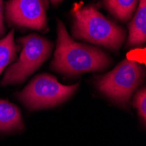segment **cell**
<instances>
[{
  "label": "cell",
  "mask_w": 146,
  "mask_h": 146,
  "mask_svg": "<svg viewBox=\"0 0 146 146\" xmlns=\"http://www.w3.org/2000/svg\"><path fill=\"white\" fill-rule=\"evenodd\" d=\"M58 39L52 68L67 75H78L85 72L103 70L110 58L96 47L78 43L68 35L61 21H58Z\"/></svg>",
  "instance_id": "1"
},
{
  "label": "cell",
  "mask_w": 146,
  "mask_h": 146,
  "mask_svg": "<svg viewBox=\"0 0 146 146\" xmlns=\"http://www.w3.org/2000/svg\"><path fill=\"white\" fill-rule=\"evenodd\" d=\"M79 87L60 84L57 79L47 74L36 76L24 90L17 95L21 102L29 110L52 107L68 100Z\"/></svg>",
  "instance_id": "3"
},
{
  "label": "cell",
  "mask_w": 146,
  "mask_h": 146,
  "mask_svg": "<svg viewBox=\"0 0 146 146\" xmlns=\"http://www.w3.org/2000/svg\"><path fill=\"white\" fill-rule=\"evenodd\" d=\"M22 46L19 60L7 69L2 85L17 84L24 82L30 74L37 70L49 57L52 44L46 38L37 34H30L18 40Z\"/></svg>",
  "instance_id": "5"
},
{
  "label": "cell",
  "mask_w": 146,
  "mask_h": 146,
  "mask_svg": "<svg viewBox=\"0 0 146 146\" xmlns=\"http://www.w3.org/2000/svg\"><path fill=\"white\" fill-rule=\"evenodd\" d=\"M14 30L0 39V74L6 66L16 59L19 47L14 43Z\"/></svg>",
  "instance_id": "9"
},
{
  "label": "cell",
  "mask_w": 146,
  "mask_h": 146,
  "mask_svg": "<svg viewBox=\"0 0 146 146\" xmlns=\"http://www.w3.org/2000/svg\"><path fill=\"white\" fill-rule=\"evenodd\" d=\"M23 129L19 109L5 100H0V131L11 132Z\"/></svg>",
  "instance_id": "8"
},
{
  "label": "cell",
  "mask_w": 146,
  "mask_h": 146,
  "mask_svg": "<svg viewBox=\"0 0 146 146\" xmlns=\"http://www.w3.org/2000/svg\"><path fill=\"white\" fill-rule=\"evenodd\" d=\"M146 39V0H139L134 19L129 24V46L142 45Z\"/></svg>",
  "instance_id": "7"
},
{
  "label": "cell",
  "mask_w": 146,
  "mask_h": 146,
  "mask_svg": "<svg viewBox=\"0 0 146 146\" xmlns=\"http://www.w3.org/2000/svg\"><path fill=\"white\" fill-rule=\"evenodd\" d=\"M61 0H51V2L52 3V4H58L59 2H60Z\"/></svg>",
  "instance_id": "13"
},
{
  "label": "cell",
  "mask_w": 146,
  "mask_h": 146,
  "mask_svg": "<svg viewBox=\"0 0 146 146\" xmlns=\"http://www.w3.org/2000/svg\"><path fill=\"white\" fill-rule=\"evenodd\" d=\"M46 0H10L5 15L11 23L23 27L43 30L46 26Z\"/></svg>",
  "instance_id": "6"
},
{
  "label": "cell",
  "mask_w": 146,
  "mask_h": 146,
  "mask_svg": "<svg viewBox=\"0 0 146 146\" xmlns=\"http://www.w3.org/2000/svg\"><path fill=\"white\" fill-rule=\"evenodd\" d=\"M72 12L74 19L73 33L75 38L113 50H117L122 46L125 38L123 29L104 17L95 6L82 7L76 3Z\"/></svg>",
  "instance_id": "2"
},
{
  "label": "cell",
  "mask_w": 146,
  "mask_h": 146,
  "mask_svg": "<svg viewBox=\"0 0 146 146\" xmlns=\"http://www.w3.org/2000/svg\"><path fill=\"white\" fill-rule=\"evenodd\" d=\"M138 0H104L108 10L117 19L128 20L135 11Z\"/></svg>",
  "instance_id": "10"
},
{
  "label": "cell",
  "mask_w": 146,
  "mask_h": 146,
  "mask_svg": "<svg viewBox=\"0 0 146 146\" xmlns=\"http://www.w3.org/2000/svg\"><path fill=\"white\" fill-rule=\"evenodd\" d=\"M3 0H0V37L5 33L4 25V14H3Z\"/></svg>",
  "instance_id": "12"
},
{
  "label": "cell",
  "mask_w": 146,
  "mask_h": 146,
  "mask_svg": "<svg viewBox=\"0 0 146 146\" xmlns=\"http://www.w3.org/2000/svg\"><path fill=\"white\" fill-rule=\"evenodd\" d=\"M134 105L137 109L138 115L142 118L143 123H145L146 120V90L143 88L139 90L134 98Z\"/></svg>",
  "instance_id": "11"
},
{
  "label": "cell",
  "mask_w": 146,
  "mask_h": 146,
  "mask_svg": "<svg viewBox=\"0 0 146 146\" xmlns=\"http://www.w3.org/2000/svg\"><path fill=\"white\" fill-rule=\"evenodd\" d=\"M143 76V71L139 63L124 60L112 71L97 78L96 86L113 102L126 106L132 93L142 82Z\"/></svg>",
  "instance_id": "4"
}]
</instances>
